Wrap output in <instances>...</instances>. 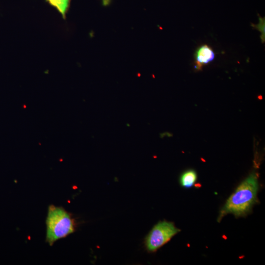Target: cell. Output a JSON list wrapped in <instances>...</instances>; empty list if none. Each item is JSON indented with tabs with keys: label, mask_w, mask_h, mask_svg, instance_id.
I'll use <instances>...</instances> for the list:
<instances>
[{
	"label": "cell",
	"mask_w": 265,
	"mask_h": 265,
	"mask_svg": "<svg viewBox=\"0 0 265 265\" xmlns=\"http://www.w3.org/2000/svg\"><path fill=\"white\" fill-rule=\"evenodd\" d=\"M49 2L55 7L65 17V14L69 5L70 0H47Z\"/></svg>",
	"instance_id": "6"
},
{
	"label": "cell",
	"mask_w": 265,
	"mask_h": 265,
	"mask_svg": "<svg viewBox=\"0 0 265 265\" xmlns=\"http://www.w3.org/2000/svg\"><path fill=\"white\" fill-rule=\"evenodd\" d=\"M258 176L251 174L237 188L220 211L218 220L228 213L236 216L246 215L257 201L259 188Z\"/></svg>",
	"instance_id": "1"
},
{
	"label": "cell",
	"mask_w": 265,
	"mask_h": 265,
	"mask_svg": "<svg viewBox=\"0 0 265 265\" xmlns=\"http://www.w3.org/2000/svg\"><path fill=\"white\" fill-rule=\"evenodd\" d=\"M197 179V174L193 170H187L183 173L180 178L181 185L184 187H191Z\"/></svg>",
	"instance_id": "5"
},
{
	"label": "cell",
	"mask_w": 265,
	"mask_h": 265,
	"mask_svg": "<svg viewBox=\"0 0 265 265\" xmlns=\"http://www.w3.org/2000/svg\"><path fill=\"white\" fill-rule=\"evenodd\" d=\"M262 21H260L259 25L256 26V27H257L261 32L262 33L265 35V21L263 19H262Z\"/></svg>",
	"instance_id": "7"
},
{
	"label": "cell",
	"mask_w": 265,
	"mask_h": 265,
	"mask_svg": "<svg viewBox=\"0 0 265 265\" xmlns=\"http://www.w3.org/2000/svg\"><path fill=\"white\" fill-rule=\"evenodd\" d=\"M46 241L52 245L57 240L73 233L75 223L70 213L62 207L51 205L46 219Z\"/></svg>",
	"instance_id": "2"
},
{
	"label": "cell",
	"mask_w": 265,
	"mask_h": 265,
	"mask_svg": "<svg viewBox=\"0 0 265 265\" xmlns=\"http://www.w3.org/2000/svg\"><path fill=\"white\" fill-rule=\"evenodd\" d=\"M214 56L212 50L208 45H204L201 46L197 49L195 53V67L197 69H200L203 65L212 61Z\"/></svg>",
	"instance_id": "4"
},
{
	"label": "cell",
	"mask_w": 265,
	"mask_h": 265,
	"mask_svg": "<svg viewBox=\"0 0 265 265\" xmlns=\"http://www.w3.org/2000/svg\"><path fill=\"white\" fill-rule=\"evenodd\" d=\"M180 231L174 224L167 221H159L155 225L145 238L148 251L155 252Z\"/></svg>",
	"instance_id": "3"
}]
</instances>
